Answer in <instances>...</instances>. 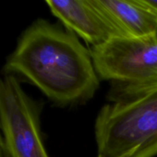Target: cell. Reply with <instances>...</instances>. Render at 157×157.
I'll list each match as a JSON object with an SVG mask.
<instances>
[{"label":"cell","instance_id":"7a4b0ae2","mask_svg":"<svg viewBox=\"0 0 157 157\" xmlns=\"http://www.w3.org/2000/svg\"><path fill=\"white\" fill-rule=\"evenodd\" d=\"M94 124L96 157L157 156V85L112 86Z\"/></svg>","mask_w":157,"mask_h":157},{"label":"cell","instance_id":"5b68a950","mask_svg":"<svg viewBox=\"0 0 157 157\" xmlns=\"http://www.w3.org/2000/svg\"><path fill=\"white\" fill-rule=\"evenodd\" d=\"M118 38H138L157 30V9L148 0H89Z\"/></svg>","mask_w":157,"mask_h":157},{"label":"cell","instance_id":"6da1fadb","mask_svg":"<svg viewBox=\"0 0 157 157\" xmlns=\"http://www.w3.org/2000/svg\"><path fill=\"white\" fill-rule=\"evenodd\" d=\"M3 69L6 75L25 79L60 107L89 101L100 85L90 50L73 32L42 18L25 30Z\"/></svg>","mask_w":157,"mask_h":157},{"label":"cell","instance_id":"52a82bcc","mask_svg":"<svg viewBox=\"0 0 157 157\" xmlns=\"http://www.w3.org/2000/svg\"><path fill=\"white\" fill-rule=\"evenodd\" d=\"M148 1L150 4L153 5L155 8L157 9V0H148Z\"/></svg>","mask_w":157,"mask_h":157},{"label":"cell","instance_id":"8992f818","mask_svg":"<svg viewBox=\"0 0 157 157\" xmlns=\"http://www.w3.org/2000/svg\"><path fill=\"white\" fill-rule=\"evenodd\" d=\"M52 15L68 29L90 44L98 46L114 38L115 34L89 0H47Z\"/></svg>","mask_w":157,"mask_h":157},{"label":"cell","instance_id":"3957f363","mask_svg":"<svg viewBox=\"0 0 157 157\" xmlns=\"http://www.w3.org/2000/svg\"><path fill=\"white\" fill-rule=\"evenodd\" d=\"M42 103L29 96L18 77L0 84L1 154L5 157H50L41 130Z\"/></svg>","mask_w":157,"mask_h":157},{"label":"cell","instance_id":"277c9868","mask_svg":"<svg viewBox=\"0 0 157 157\" xmlns=\"http://www.w3.org/2000/svg\"><path fill=\"white\" fill-rule=\"evenodd\" d=\"M90 52L99 78L112 86L157 85V30L138 38L114 37Z\"/></svg>","mask_w":157,"mask_h":157}]
</instances>
